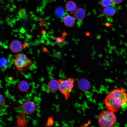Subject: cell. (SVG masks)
Wrapping results in <instances>:
<instances>
[{"instance_id": "obj_8", "label": "cell", "mask_w": 127, "mask_h": 127, "mask_svg": "<svg viewBox=\"0 0 127 127\" xmlns=\"http://www.w3.org/2000/svg\"><path fill=\"white\" fill-rule=\"evenodd\" d=\"M85 12L82 8H79L74 11L73 14L74 18L78 22L81 23L85 16Z\"/></svg>"}, {"instance_id": "obj_19", "label": "cell", "mask_w": 127, "mask_h": 127, "mask_svg": "<svg viewBox=\"0 0 127 127\" xmlns=\"http://www.w3.org/2000/svg\"><path fill=\"white\" fill-rule=\"evenodd\" d=\"M65 39V35H63V36L60 37H56L55 40L57 43L59 44L62 42Z\"/></svg>"}, {"instance_id": "obj_10", "label": "cell", "mask_w": 127, "mask_h": 127, "mask_svg": "<svg viewBox=\"0 0 127 127\" xmlns=\"http://www.w3.org/2000/svg\"><path fill=\"white\" fill-rule=\"evenodd\" d=\"M75 18L69 15L65 16L63 19V21L64 24L66 26L71 27L74 25L75 21Z\"/></svg>"}, {"instance_id": "obj_2", "label": "cell", "mask_w": 127, "mask_h": 127, "mask_svg": "<svg viewBox=\"0 0 127 127\" xmlns=\"http://www.w3.org/2000/svg\"><path fill=\"white\" fill-rule=\"evenodd\" d=\"M114 113L107 110L101 111L98 118L99 125L102 127H113L117 121L116 118Z\"/></svg>"}, {"instance_id": "obj_21", "label": "cell", "mask_w": 127, "mask_h": 127, "mask_svg": "<svg viewBox=\"0 0 127 127\" xmlns=\"http://www.w3.org/2000/svg\"><path fill=\"white\" fill-rule=\"evenodd\" d=\"M112 3L116 4H118L121 3L123 0H111Z\"/></svg>"}, {"instance_id": "obj_18", "label": "cell", "mask_w": 127, "mask_h": 127, "mask_svg": "<svg viewBox=\"0 0 127 127\" xmlns=\"http://www.w3.org/2000/svg\"><path fill=\"white\" fill-rule=\"evenodd\" d=\"M0 109L3 108L6 104L5 98L2 95L0 94Z\"/></svg>"}, {"instance_id": "obj_6", "label": "cell", "mask_w": 127, "mask_h": 127, "mask_svg": "<svg viewBox=\"0 0 127 127\" xmlns=\"http://www.w3.org/2000/svg\"><path fill=\"white\" fill-rule=\"evenodd\" d=\"M77 86L79 89L83 91H86L89 89L91 84L89 81L85 78H81L77 83Z\"/></svg>"}, {"instance_id": "obj_17", "label": "cell", "mask_w": 127, "mask_h": 127, "mask_svg": "<svg viewBox=\"0 0 127 127\" xmlns=\"http://www.w3.org/2000/svg\"><path fill=\"white\" fill-rule=\"evenodd\" d=\"M54 123L53 118L52 117H50L48 118L45 126L46 127H51L53 125Z\"/></svg>"}, {"instance_id": "obj_20", "label": "cell", "mask_w": 127, "mask_h": 127, "mask_svg": "<svg viewBox=\"0 0 127 127\" xmlns=\"http://www.w3.org/2000/svg\"><path fill=\"white\" fill-rule=\"evenodd\" d=\"M57 15L61 17L63 15L64 12L62 9L59 8L56 11Z\"/></svg>"}, {"instance_id": "obj_3", "label": "cell", "mask_w": 127, "mask_h": 127, "mask_svg": "<svg viewBox=\"0 0 127 127\" xmlns=\"http://www.w3.org/2000/svg\"><path fill=\"white\" fill-rule=\"evenodd\" d=\"M15 65L18 70L25 71L32 66V62L23 53H19L15 55L14 57Z\"/></svg>"}, {"instance_id": "obj_15", "label": "cell", "mask_w": 127, "mask_h": 127, "mask_svg": "<svg viewBox=\"0 0 127 127\" xmlns=\"http://www.w3.org/2000/svg\"><path fill=\"white\" fill-rule=\"evenodd\" d=\"M8 65V62L6 58L4 57H2L0 58V67L4 69L7 67Z\"/></svg>"}, {"instance_id": "obj_9", "label": "cell", "mask_w": 127, "mask_h": 127, "mask_svg": "<svg viewBox=\"0 0 127 127\" xmlns=\"http://www.w3.org/2000/svg\"><path fill=\"white\" fill-rule=\"evenodd\" d=\"M16 123H17L16 127H27L28 123L25 118V114H19L17 117Z\"/></svg>"}, {"instance_id": "obj_12", "label": "cell", "mask_w": 127, "mask_h": 127, "mask_svg": "<svg viewBox=\"0 0 127 127\" xmlns=\"http://www.w3.org/2000/svg\"><path fill=\"white\" fill-rule=\"evenodd\" d=\"M18 87L19 90L23 92L28 91L29 88V85L28 82L24 80H21L19 82Z\"/></svg>"}, {"instance_id": "obj_7", "label": "cell", "mask_w": 127, "mask_h": 127, "mask_svg": "<svg viewBox=\"0 0 127 127\" xmlns=\"http://www.w3.org/2000/svg\"><path fill=\"white\" fill-rule=\"evenodd\" d=\"M11 51L14 53H17L20 52L23 47L21 42L17 40H15L12 42L9 46Z\"/></svg>"}, {"instance_id": "obj_11", "label": "cell", "mask_w": 127, "mask_h": 127, "mask_svg": "<svg viewBox=\"0 0 127 127\" xmlns=\"http://www.w3.org/2000/svg\"><path fill=\"white\" fill-rule=\"evenodd\" d=\"M48 87L51 91H55L59 89V83L58 80L52 79L50 80L48 83Z\"/></svg>"}, {"instance_id": "obj_5", "label": "cell", "mask_w": 127, "mask_h": 127, "mask_svg": "<svg viewBox=\"0 0 127 127\" xmlns=\"http://www.w3.org/2000/svg\"><path fill=\"white\" fill-rule=\"evenodd\" d=\"M36 108L35 104L31 101H26L24 102L22 106V109L24 113L26 115H30L35 111Z\"/></svg>"}, {"instance_id": "obj_4", "label": "cell", "mask_w": 127, "mask_h": 127, "mask_svg": "<svg viewBox=\"0 0 127 127\" xmlns=\"http://www.w3.org/2000/svg\"><path fill=\"white\" fill-rule=\"evenodd\" d=\"M59 83V90L66 99L70 97L74 86L75 79L70 78L66 79H60L58 80Z\"/></svg>"}, {"instance_id": "obj_14", "label": "cell", "mask_w": 127, "mask_h": 127, "mask_svg": "<svg viewBox=\"0 0 127 127\" xmlns=\"http://www.w3.org/2000/svg\"><path fill=\"white\" fill-rule=\"evenodd\" d=\"M104 15L107 16H111L114 15L116 12L115 9L113 7H105L103 10Z\"/></svg>"}, {"instance_id": "obj_1", "label": "cell", "mask_w": 127, "mask_h": 127, "mask_svg": "<svg viewBox=\"0 0 127 127\" xmlns=\"http://www.w3.org/2000/svg\"><path fill=\"white\" fill-rule=\"evenodd\" d=\"M104 101L107 110L115 113L127 103V93L124 88H115L107 95Z\"/></svg>"}, {"instance_id": "obj_16", "label": "cell", "mask_w": 127, "mask_h": 127, "mask_svg": "<svg viewBox=\"0 0 127 127\" xmlns=\"http://www.w3.org/2000/svg\"><path fill=\"white\" fill-rule=\"evenodd\" d=\"M100 3L102 6L107 7L110 6L112 2L111 0H100Z\"/></svg>"}, {"instance_id": "obj_13", "label": "cell", "mask_w": 127, "mask_h": 127, "mask_svg": "<svg viewBox=\"0 0 127 127\" xmlns=\"http://www.w3.org/2000/svg\"><path fill=\"white\" fill-rule=\"evenodd\" d=\"M66 10L70 12L74 11L76 9V5L74 1L70 0L67 2L65 5Z\"/></svg>"}]
</instances>
